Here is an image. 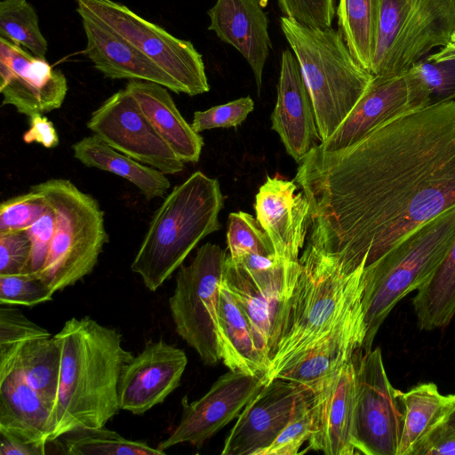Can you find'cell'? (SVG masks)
<instances>
[{
	"mask_svg": "<svg viewBox=\"0 0 455 455\" xmlns=\"http://www.w3.org/2000/svg\"><path fill=\"white\" fill-rule=\"evenodd\" d=\"M403 425L396 455H414L417 449L455 410V394L443 395L434 383L402 393Z\"/></svg>",
	"mask_w": 455,
	"mask_h": 455,
	"instance_id": "obj_29",
	"label": "cell"
},
{
	"mask_svg": "<svg viewBox=\"0 0 455 455\" xmlns=\"http://www.w3.org/2000/svg\"><path fill=\"white\" fill-rule=\"evenodd\" d=\"M30 254L26 231L0 233V275L28 273Z\"/></svg>",
	"mask_w": 455,
	"mask_h": 455,
	"instance_id": "obj_42",
	"label": "cell"
},
{
	"mask_svg": "<svg viewBox=\"0 0 455 455\" xmlns=\"http://www.w3.org/2000/svg\"><path fill=\"white\" fill-rule=\"evenodd\" d=\"M55 227V215L48 210L31 227L25 230L31 242V254L28 273L36 274L43 267L52 243Z\"/></svg>",
	"mask_w": 455,
	"mask_h": 455,
	"instance_id": "obj_43",
	"label": "cell"
},
{
	"mask_svg": "<svg viewBox=\"0 0 455 455\" xmlns=\"http://www.w3.org/2000/svg\"><path fill=\"white\" fill-rule=\"evenodd\" d=\"M48 207L44 196L33 189L3 201L0 205V233L27 230Z\"/></svg>",
	"mask_w": 455,
	"mask_h": 455,
	"instance_id": "obj_37",
	"label": "cell"
},
{
	"mask_svg": "<svg viewBox=\"0 0 455 455\" xmlns=\"http://www.w3.org/2000/svg\"><path fill=\"white\" fill-rule=\"evenodd\" d=\"M364 335L361 298L330 332L292 357L272 379L313 390L363 350Z\"/></svg>",
	"mask_w": 455,
	"mask_h": 455,
	"instance_id": "obj_20",
	"label": "cell"
},
{
	"mask_svg": "<svg viewBox=\"0 0 455 455\" xmlns=\"http://www.w3.org/2000/svg\"><path fill=\"white\" fill-rule=\"evenodd\" d=\"M414 455H455V427L446 422L435 428Z\"/></svg>",
	"mask_w": 455,
	"mask_h": 455,
	"instance_id": "obj_44",
	"label": "cell"
},
{
	"mask_svg": "<svg viewBox=\"0 0 455 455\" xmlns=\"http://www.w3.org/2000/svg\"><path fill=\"white\" fill-rule=\"evenodd\" d=\"M355 357L354 445L356 453L396 455L404 408L402 391L389 381L379 347Z\"/></svg>",
	"mask_w": 455,
	"mask_h": 455,
	"instance_id": "obj_11",
	"label": "cell"
},
{
	"mask_svg": "<svg viewBox=\"0 0 455 455\" xmlns=\"http://www.w3.org/2000/svg\"><path fill=\"white\" fill-rule=\"evenodd\" d=\"M431 103L430 92L414 65L397 76H374L347 118L317 147L326 152L345 148L379 125Z\"/></svg>",
	"mask_w": 455,
	"mask_h": 455,
	"instance_id": "obj_14",
	"label": "cell"
},
{
	"mask_svg": "<svg viewBox=\"0 0 455 455\" xmlns=\"http://www.w3.org/2000/svg\"><path fill=\"white\" fill-rule=\"evenodd\" d=\"M451 61H452L453 68H454V82H453V87H452L451 95V99L452 100L455 98V60H451Z\"/></svg>",
	"mask_w": 455,
	"mask_h": 455,
	"instance_id": "obj_49",
	"label": "cell"
},
{
	"mask_svg": "<svg viewBox=\"0 0 455 455\" xmlns=\"http://www.w3.org/2000/svg\"><path fill=\"white\" fill-rule=\"evenodd\" d=\"M281 337L267 375L330 332L362 298L363 269L347 275L323 258L302 254Z\"/></svg>",
	"mask_w": 455,
	"mask_h": 455,
	"instance_id": "obj_6",
	"label": "cell"
},
{
	"mask_svg": "<svg viewBox=\"0 0 455 455\" xmlns=\"http://www.w3.org/2000/svg\"><path fill=\"white\" fill-rule=\"evenodd\" d=\"M30 189L41 193L55 215L46 259L36 274L54 293L91 274L108 241L99 201L71 180L50 179Z\"/></svg>",
	"mask_w": 455,
	"mask_h": 455,
	"instance_id": "obj_7",
	"label": "cell"
},
{
	"mask_svg": "<svg viewBox=\"0 0 455 455\" xmlns=\"http://www.w3.org/2000/svg\"><path fill=\"white\" fill-rule=\"evenodd\" d=\"M223 284L245 315L256 347L270 363L281 337L291 294L260 291L244 268L229 256L225 263Z\"/></svg>",
	"mask_w": 455,
	"mask_h": 455,
	"instance_id": "obj_24",
	"label": "cell"
},
{
	"mask_svg": "<svg viewBox=\"0 0 455 455\" xmlns=\"http://www.w3.org/2000/svg\"><path fill=\"white\" fill-rule=\"evenodd\" d=\"M61 350L53 336L23 345L10 363L0 369V379L12 372L22 379L53 409L60 373Z\"/></svg>",
	"mask_w": 455,
	"mask_h": 455,
	"instance_id": "obj_30",
	"label": "cell"
},
{
	"mask_svg": "<svg viewBox=\"0 0 455 455\" xmlns=\"http://www.w3.org/2000/svg\"><path fill=\"white\" fill-rule=\"evenodd\" d=\"M125 90L181 161L198 162L204 140L182 116L169 89L153 82L129 80Z\"/></svg>",
	"mask_w": 455,
	"mask_h": 455,
	"instance_id": "obj_26",
	"label": "cell"
},
{
	"mask_svg": "<svg viewBox=\"0 0 455 455\" xmlns=\"http://www.w3.org/2000/svg\"><path fill=\"white\" fill-rule=\"evenodd\" d=\"M283 16L300 24L320 28H331L334 0H276Z\"/></svg>",
	"mask_w": 455,
	"mask_h": 455,
	"instance_id": "obj_40",
	"label": "cell"
},
{
	"mask_svg": "<svg viewBox=\"0 0 455 455\" xmlns=\"http://www.w3.org/2000/svg\"><path fill=\"white\" fill-rule=\"evenodd\" d=\"M72 150L74 157L84 165L126 180L147 200L165 196L171 187L166 174L114 149L93 133L74 143Z\"/></svg>",
	"mask_w": 455,
	"mask_h": 455,
	"instance_id": "obj_28",
	"label": "cell"
},
{
	"mask_svg": "<svg viewBox=\"0 0 455 455\" xmlns=\"http://www.w3.org/2000/svg\"><path fill=\"white\" fill-rule=\"evenodd\" d=\"M54 337L61 360L51 443L74 431L105 427L117 414L120 376L133 357L116 329L89 316L70 318Z\"/></svg>",
	"mask_w": 455,
	"mask_h": 455,
	"instance_id": "obj_2",
	"label": "cell"
},
{
	"mask_svg": "<svg viewBox=\"0 0 455 455\" xmlns=\"http://www.w3.org/2000/svg\"><path fill=\"white\" fill-rule=\"evenodd\" d=\"M253 108L252 99L250 96L242 97L206 110L196 111L191 126L198 133L214 128L236 127Z\"/></svg>",
	"mask_w": 455,
	"mask_h": 455,
	"instance_id": "obj_39",
	"label": "cell"
},
{
	"mask_svg": "<svg viewBox=\"0 0 455 455\" xmlns=\"http://www.w3.org/2000/svg\"><path fill=\"white\" fill-rule=\"evenodd\" d=\"M446 423L451 425V427H455V410L451 414L449 419L446 420Z\"/></svg>",
	"mask_w": 455,
	"mask_h": 455,
	"instance_id": "obj_48",
	"label": "cell"
},
{
	"mask_svg": "<svg viewBox=\"0 0 455 455\" xmlns=\"http://www.w3.org/2000/svg\"><path fill=\"white\" fill-rule=\"evenodd\" d=\"M227 243L232 259L247 254L275 256L273 244L257 219L244 212L229 214Z\"/></svg>",
	"mask_w": 455,
	"mask_h": 455,
	"instance_id": "obj_36",
	"label": "cell"
},
{
	"mask_svg": "<svg viewBox=\"0 0 455 455\" xmlns=\"http://www.w3.org/2000/svg\"><path fill=\"white\" fill-rule=\"evenodd\" d=\"M86 126L114 149L166 175L184 169L185 163L155 130L125 88L105 100L92 113Z\"/></svg>",
	"mask_w": 455,
	"mask_h": 455,
	"instance_id": "obj_12",
	"label": "cell"
},
{
	"mask_svg": "<svg viewBox=\"0 0 455 455\" xmlns=\"http://www.w3.org/2000/svg\"><path fill=\"white\" fill-rule=\"evenodd\" d=\"M208 29L235 47L249 64L260 94L262 75L272 49L268 19L260 0H217L208 11Z\"/></svg>",
	"mask_w": 455,
	"mask_h": 455,
	"instance_id": "obj_23",
	"label": "cell"
},
{
	"mask_svg": "<svg viewBox=\"0 0 455 455\" xmlns=\"http://www.w3.org/2000/svg\"><path fill=\"white\" fill-rule=\"evenodd\" d=\"M2 106L28 117L59 109L68 93L64 73L25 48L0 37Z\"/></svg>",
	"mask_w": 455,
	"mask_h": 455,
	"instance_id": "obj_16",
	"label": "cell"
},
{
	"mask_svg": "<svg viewBox=\"0 0 455 455\" xmlns=\"http://www.w3.org/2000/svg\"><path fill=\"white\" fill-rule=\"evenodd\" d=\"M454 240L455 206L416 228L363 270V352L372 348L381 324L396 304L420 288L437 268Z\"/></svg>",
	"mask_w": 455,
	"mask_h": 455,
	"instance_id": "obj_5",
	"label": "cell"
},
{
	"mask_svg": "<svg viewBox=\"0 0 455 455\" xmlns=\"http://www.w3.org/2000/svg\"><path fill=\"white\" fill-rule=\"evenodd\" d=\"M455 30V0H383L371 74L390 77L410 69Z\"/></svg>",
	"mask_w": 455,
	"mask_h": 455,
	"instance_id": "obj_8",
	"label": "cell"
},
{
	"mask_svg": "<svg viewBox=\"0 0 455 455\" xmlns=\"http://www.w3.org/2000/svg\"><path fill=\"white\" fill-rule=\"evenodd\" d=\"M355 357L312 390L314 424L308 440L309 450L326 455L356 453L354 445Z\"/></svg>",
	"mask_w": 455,
	"mask_h": 455,
	"instance_id": "obj_18",
	"label": "cell"
},
{
	"mask_svg": "<svg viewBox=\"0 0 455 455\" xmlns=\"http://www.w3.org/2000/svg\"><path fill=\"white\" fill-rule=\"evenodd\" d=\"M383 0H339V31L353 58L371 73Z\"/></svg>",
	"mask_w": 455,
	"mask_h": 455,
	"instance_id": "obj_32",
	"label": "cell"
},
{
	"mask_svg": "<svg viewBox=\"0 0 455 455\" xmlns=\"http://www.w3.org/2000/svg\"><path fill=\"white\" fill-rule=\"evenodd\" d=\"M65 453L71 455H164L146 442L126 439L102 427L81 429L63 436Z\"/></svg>",
	"mask_w": 455,
	"mask_h": 455,
	"instance_id": "obj_33",
	"label": "cell"
},
{
	"mask_svg": "<svg viewBox=\"0 0 455 455\" xmlns=\"http://www.w3.org/2000/svg\"><path fill=\"white\" fill-rule=\"evenodd\" d=\"M314 393L274 378L248 402L225 439L222 455H260L283 428L311 405Z\"/></svg>",
	"mask_w": 455,
	"mask_h": 455,
	"instance_id": "obj_13",
	"label": "cell"
},
{
	"mask_svg": "<svg viewBox=\"0 0 455 455\" xmlns=\"http://www.w3.org/2000/svg\"><path fill=\"white\" fill-rule=\"evenodd\" d=\"M291 180L267 177L255 197L256 219L279 259L299 261L307 236L309 203Z\"/></svg>",
	"mask_w": 455,
	"mask_h": 455,
	"instance_id": "obj_21",
	"label": "cell"
},
{
	"mask_svg": "<svg viewBox=\"0 0 455 455\" xmlns=\"http://www.w3.org/2000/svg\"><path fill=\"white\" fill-rule=\"evenodd\" d=\"M313 402V401H312ZM314 424L312 403L300 416L288 424L260 455H295L310 439Z\"/></svg>",
	"mask_w": 455,
	"mask_h": 455,
	"instance_id": "obj_41",
	"label": "cell"
},
{
	"mask_svg": "<svg viewBox=\"0 0 455 455\" xmlns=\"http://www.w3.org/2000/svg\"><path fill=\"white\" fill-rule=\"evenodd\" d=\"M227 258L217 244L200 246L190 264L179 267L169 298L176 332L207 365L220 361L218 316Z\"/></svg>",
	"mask_w": 455,
	"mask_h": 455,
	"instance_id": "obj_9",
	"label": "cell"
},
{
	"mask_svg": "<svg viewBox=\"0 0 455 455\" xmlns=\"http://www.w3.org/2000/svg\"><path fill=\"white\" fill-rule=\"evenodd\" d=\"M44 453V451L36 447L1 436L0 455H38Z\"/></svg>",
	"mask_w": 455,
	"mask_h": 455,
	"instance_id": "obj_46",
	"label": "cell"
},
{
	"mask_svg": "<svg viewBox=\"0 0 455 455\" xmlns=\"http://www.w3.org/2000/svg\"><path fill=\"white\" fill-rule=\"evenodd\" d=\"M52 407L22 377L0 379V435L44 451L51 443ZM45 452V451H44Z\"/></svg>",
	"mask_w": 455,
	"mask_h": 455,
	"instance_id": "obj_25",
	"label": "cell"
},
{
	"mask_svg": "<svg viewBox=\"0 0 455 455\" xmlns=\"http://www.w3.org/2000/svg\"><path fill=\"white\" fill-rule=\"evenodd\" d=\"M412 299L420 330L443 329L455 315V240Z\"/></svg>",
	"mask_w": 455,
	"mask_h": 455,
	"instance_id": "obj_31",
	"label": "cell"
},
{
	"mask_svg": "<svg viewBox=\"0 0 455 455\" xmlns=\"http://www.w3.org/2000/svg\"><path fill=\"white\" fill-rule=\"evenodd\" d=\"M309 203L303 254L350 275L455 206V100L394 118L354 144L315 147L295 176Z\"/></svg>",
	"mask_w": 455,
	"mask_h": 455,
	"instance_id": "obj_1",
	"label": "cell"
},
{
	"mask_svg": "<svg viewBox=\"0 0 455 455\" xmlns=\"http://www.w3.org/2000/svg\"><path fill=\"white\" fill-rule=\"evenodd\" d=\"M30 126L22 140L27 144L38 143L46 148H53L59 145V136L52 124L44 114H36L29 117Z\"/></svg>",
	"mask_w": 455,
	"mask_h": 455,
	"instance_id": "obj_45",
	"label": "cell"
},
{
	"mask_svg": "<svg viewBox=\"0 0 455 455\" xmlns=\"http://www.w3.org/2000/svg\"><path fill=\"white\" fill-rule=\"evenodd\" d=\"M272 130L279 135L286 152L300 164L322 143L314 106L295 55L283 51L277 99L271 115Z\"/></svg>",
	"mask_w": 455,
	"mask_h": 455,
	"instance_id": "obj_19",
	"label": "cell"
},
{
	"mask_svg": "<svg viewBox=\"0 0 455 455\" xmlns=\"http://www.w3.org/2000/svg\"><path fill=\"white\" fill-rule=\"evenodd\" d=\"M0 37L37 57L46 56L48 42L40 30L36 11L28 0L0 2Z\"/></svg>",
	"mask_w": 455,
	"mask_h": 455,
	"instance_id": "obj_34",
	"label": "cell"
},
{
	"mask_svg": "<svg viewBox=\"0 0 455 455\" xmlns=\"http://www.w3.org/2000/svg\"><path fill=\"white\" fill-rule=\"evenodd\" d=\"M52 295L35 274L0 275V305L34 307L51 300Z\"/></svg>",
	"mask_w": 455,
	"mask_h": 455,
	"instance_id": "obj_38",
	"label": "cell"
},
{
	"mask_svg": "<svg viewBox=\"0 0 455 455\" xmlns=\"http://www.w3.org/2000/svg\"><path fill=\"white\" fill-rule=\"evenodd\" d=\"M83 12L108 26L166 71L188 96L210 90L202 54L180 39L126 5L114 0H76Z\"/></svg>",
	"mask_w": 455,
	"mask_h": 455,
	"instance_id": "obj_10",
	"label": "cell"
},
{
	"mask_svg": "<svg viewBox=\"0 0 455 455\" xmlns=\"http://www.w3.org/2000/svg\"><path fill=\"white\" fill-rule=\"evenodd\" d=\"M187 364V355L180 348L164 339L148 341L122 371L120 410L142 415L162 403L180 386Z\"/></svg>",
	"mask_w": 455,
	"mask_h": 455,
	"instance_id": "obj_17",
	"label": "cell"
},
{
	"mask_svg": "<svg viewBox=\"0 0 455 455\" xmlns=\"http://www.w3.org/2000/svg\"><path fill=\"white\" fill-rule=\"evenodd\" d=\"M280 24L299 62L323 142L347 118L374 76L353 58L339 30L308 27L285 16Z\"/></svg>",
	"mask_w": 455,
	"mask_h": 455,
	"instance_id": "obj_4",
	"label": "cell"
},
{
	"mask_svg": "<svg viewBox=\"0 0 455 455\" xmlns=\"http://www.w3.org/2000/svg\"><path fill=\"white\" fill-rule=\"evenodd\" d=\"M427 59L435 62L455 60V30L451 34L448 43L443 46L439 52L428 55Z\"/></svg>",
	"mask_w": 455,
	"mask_h": 455,
	"instance_id": "obj_47",
	"label": "cell"
},
{
	"mask_svg": "<svg viewBox=\"0 0 455 455\" xmlns=\"http://www.w3.org/2000/svg\"><path fill=\"white\" fill-rule=\"evenodd\" d=\"M51 336L46 329L29 320L17 307L0 305V369L26 343Z\"/></svg>",
	"mask_w": 455,
	"mask_h": 455,
	"instance_id": "obj_35",
	"label": "cell"
},
{
	"mask_svg": "<svg viewBox=\"0 0 455 455\" xmlns=\"http://www.w3.org/2000/svg\"><path fill=\"white\" fill-rule=\"evenodd\" d=\"M76 12L86 38L84 54L106 78L153 82L174 93H184L166 71L116 32L92 16Z\"/></svg>",
	"mask_w": 455,
	"mask_h": 455,
	"instance_id": "obj_22",
	"label": "cell"
},
{
	"mask_svg": "<svg viewBox=\"0 0 455 455\" xmlns=\"http://www.w3.org/2000/svg\"><path fill=\"white\" fill-rule=\"evenodd\" d=\"M268 381L267 378L230 371L218 378L198 400H182L180 420L157 448L165 451L180 443L200 448L240 415L248 402Z\"/></svg>",
	"mask_w": 455,
	"mask_h": 455,
	"instance_id": "obj_15",
	"label": "cell"
},
{
	"mask_svg": "<svg viewBox=\"0 0 455 455\" xmlns=\"http://www.w3.org/2000/svg\"><path fill=\"white\" fill-rule=\"evenodd\" d=\"M218 338L220 360L230 371L267 378L270 363L256 347L245 315L223 283L220 294Z\"/></svg>",
	"mask_w": 455,
	"mask_h": 455,
	"instance_id": "obj_27",
	"label": "cell"
},
{
	"mask_svg": "<svg viewBox=\"0 0 455 455\" xmlns=\"http://www.w3.org/2000/svg\"><path fill=\"white\" fill-rule=\"evenodd\" d=\"M218 180L200 171L175 186L152 216L131 264L150 291L159 289L208 235L220 229Z\"/></svg>",
	"mask_w": 455,
	"mask_h": 455,
	"instance_id": "obj_3",
	"label": "cell"
}]
</instances>
